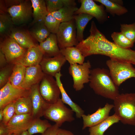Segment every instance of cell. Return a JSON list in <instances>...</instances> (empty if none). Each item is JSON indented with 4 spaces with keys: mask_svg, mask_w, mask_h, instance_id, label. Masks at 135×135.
I'll return each instance as SVG.
<instances>
[{
    "mask_svg": "<svg viewBox=\"0 0 135 135\" xmlns=\"http://www.w3.org/2000/svg\"><path fill=\"white\" fill-rule=\"evenodd\" d=\"M114 107L113 104L107 103L104 107H100L92 114L83 115L82 116L83 124L82 130L95 126L108 118Z\"/></svg>",
    "mask_w": 135,
    "mask_h": 135,
    "instance_id": "obj_16",
    "label": "cell"
},
{
    "mask_svg": "<svg viewBox=\"0 0 135 135\" xmlns=\"http://www.w3.org/2000/svg\"><path fill=\"white\" fill-rule=\"evenodd\" d=\"M74 19L61 23L56 34L60 49L76 46L79 42L76 39V29Z\"/></svg>",
    "mask_w": 135,
    "mask_h": 135,
    "instance_id": "obj_6",
    "label": "cell"
},
{
    "mask_svg": "<svg viewBox=\"0 0 135 135\" xmlns=\"http://www.w3.org/2000/svg\"><path fill=\"white\" fill-rule=\"evenodd\" d=\"M89 82L96 94L106 98L114 100L120 94L118 86L106 69L96 68L91 70Z\"/></svg>",
    "mask_w": 135,
    "mask_h": 135,
    "instance_id": "obj_2",
    "label": "cell"
},
{
    "mask_svg": "<svg viewBox=\"0 0 135 135\" xmlns=\"http://www.w3.org/2000/svg\"><path fill=\"white\" fill-rule=\"evenodd\" d=\"M26 67L20 63L14 64L12 71L9 80L14 87L20 88L24 79Z\"/></svg>",
    "mask_w": 135,
    "mask_h": 135,
    "instance_id": "obj_27",
    "label": "cell"
},
{
    "mask_svg": "<svg viewBox=\"0 0 135 135\" xmlns=\"http://www.w3.org/2000/svg\"><path fill=\"white\" fill-rule=\"evenodd\" d=\"M8 64L4 54L0 49V68L4 67Z\"/></svg>",
    "mask_w": 135,
    "mask_h": 135,
    "instance_id": "obj_40",
    "label": "cell"
},
{
    "mask_svg": "<svg viewBox=\"0 0 135 135\" xmlns=\"http://www.w3.org/2000/svg\"><path fill=\"white\" fill-rule=\"evenodd\" d=\"M33 9V20L32 25L40 22H44L45 18L48 13L45 0H31Z\"/></svg>",
    "mask_w": 135,
    "mask_h": 135,
    "instance_id": "obj_22",
    "label": "cell"
},
{
    "mask_svg": "<svg viewBox=\"0 0 135 135\" xmlns=\"http://www.w3.org/2000/svg\"><path fill=\"white\" fill-rule=\"evenodd\" d=\"M60 52L70 64H81L84 63L85 57L80 50L76 47H69L60 49Z\"/></svg>",
    "mask_w": 135,
    "mask_h": 135,
    "instance_id": "obj_23",
    "label": "cell"
},
{
    "mask_svg": "<svg viewBox=\"0 0 135 135\" xmlns=\"http://www.w3.org/2000/svg\"><path fill=\"white\" fill-rule=\"evenodd\" d=\"M62 76L60 72L54 76L57 84L60 90L62 100L64 104H66L70 106L71 109L75 113L77 118H80L84 114V111L78 104L72 100L66 93L60 80Z\"/></svg>",
    "mask_w": 135,
    "mask_h": 135,
    "instance_id": "obj_19",
    "label": "cell"
},
{
    "mask_svg": "<svg viewBox=\"0 0 135 135\" xmlns=\"http://www.w3.org/2000/svg\"><path fill=\"white\" fill-rule=\"evenodd\" d=\"M94 1L102 4L106 8V10L112 15H123L128 12L127 10L122 5L114 2L113 0H95Z\"/></svg>",
    "mask_w": 135,
    "mask_h": 135,
    "instance_id": "obj_31",
    "label": "cell"
},
{
    "mask_svg": "<svg viewBox=\"0 0 135 135\" xmlns=\"http://www.w3.org/2000/svg\"><path fill=\"white\" fill-rule=\"evenodd\" d=\"M32 4L28 1H22L18 4L9 8L7 12L11 17L14 25H19L29 20L32 15Z\"/></svg>",
    "mask_w": 135,
    "mask_h": 135,
    "instance_id": "obj_11",
    "label": "cell"
},
{
    "mask_svg": "<svg viewBox=\"0 0 135 135\" xmlns=\"http://www.w3.org/2000/svg\"><path fill=\"white\" fill-rule=\"evenodd\" d=\"M15 107L16 114H32V104L29 96L20 98L16 100Z\"/></svg>",
    "mask_w": 135,
    "mask_h": 135,
    "instance_id": "obj_28",
    "label": "cell"
},
{
    "mask_svg": "<svg viewBox=\"0 0 135 135\" xmlns=\"http://www.w3.org/2000/svg\"><path fill=\"white\" fill-rule=\"evenodd\" d=\"M9 134L6 125L0 122V135H6Z\"/></svg>",
    "mask_w": 135,
    "mask_h": 135,
    "instance_id": "obj_41",
    "label": "cell"
},
{
    "mask_svg": "<svg viewBox=\"0 0 135 135\" xmlns=\"http://www.w3.org/2000/svg\"><path fill=\"white\" fill-rule=\"evenodd\" d=\"M3 110V117L2 122L6 125L16 114L15 102L7 105Z\"/></svg>",
    "mask_w": 135,
    "mask_h": 135,
    "instance_id": "obj_38",
    "label": "cell"
},
{
    "mask_svg": "<svg viewBox=\"0 0 135 135\" xmlns=\"http://www.w3.org/2000/svg\"><path fill=\"white\" fill-rule=\"evenodd\" d=\"M60 127L55 124L52 125L41 135H56Z\"/></svg>",
    "mask_w": 135,
    "mask_h": 135,
    "instance_id": "obj_39",
    "label": "cell"
},
{
    "mask_svg": "<svg viewBox=\"0 0 135 135\" xmlns=\"http://www.w3.org/2000/svg\"><path fill=\"white\" fill-rule=\"evenodd\" d=\"M20 135H30L27 130L24 131Z\"/></svg>",
    "mask_w": 135,
    "mask_h": 135,
    "instance_id": "obj_44",
    "label": "cell"
},
{
    "mask_svg": "<svg viewBox=\"0 0 135 135\" xmlns=\"http://www.w3.org/2000/svg\"><path fill=\"white\" fill-rule=\"evenodd\" d=\"M74 112L66 106L60 98L56 103L50 104L45 111L43 116L54 122L60 127L66 122H72L75 120Z\"/></svg>",
    "mask_w": 135,
    "mask_h": 135,
    "instance_id": "obj_5",
    "label": "cell"
},
{
    "mask_svg": "<svg viewBox=\"0 0 135 135\" xmlns=\"http://www.w3.org/2000/svg\"><path fill=\"white\" fill-rule=\"evenodd\" d=\"M121 32L128 39L135 42V22L130 24L120 25Z\"/></svg>",
    "mask_w": 135,
    "mask_h": 135,
    "instance_id": "obj_37",
    "label": "cell"
},
{
    "mask_svg": "<svg viewBox=\"0 0 135 135\" xmlns=\"http://www.w3.org/2000/svg\"><path fill=\"white\" fill-rule=\"evenodd\" d=\"M61 54L51 57H44L40 64L44 73L53 77L60 72L62 66L66 61Z\"/></svg>",
    "mask_w": 135,
    "mask_h": 135,
    "instance_id": "obj_14",
    "label": "cell"
},
{
    "mask_svg": "<svg viewBox=\"0 0 135 135\" xmlns=\"http://www.w3.org/2000/svg\"><path fill=\"white\" fill-rule=\"evenodd\" d=\"M93 18L90 15L85 14H80L74 16L76 39L79 43L84 40L83 33L85 28L89 22Z\"/></svg>",
    "mask_w": 135,
    "mask_h": 135,
    "instance_id": "obj_25",
    "label": "cell"
},
{
    "mask_svg": "<svg viewBox=\"0 0 135 135\" xmlns=\"http://www.w3.org/2000/svg\"><path fill=\"white\" fill-rule=\"evenodd\" d=\"M20 134H6V135H20Z\"/></svg>",
    "mask_w": 135,
    "mask_h": 135,
    "instance_id": "obj_45",
    "label": "cell"
},
{
    "mask_svg": "<svg viewBox=\"0 0 135 135\" xmlns=\"http://www.w3.org/2000/svg\"><path fill=\"white\" fill-rule=\"evenodd\" d=\"M40 94L46 102L54 104L60 98V89L53 77L44 74L39 86Z\"/></svg>",
    "mask_w": 135,
    "mask_h": 135,
    "instance_id": "obj_9",
    "label": "cell"
},
{
    "mask_svg": "<svg viewBox=\"0 0 135 135\" xmlns=\"http://www.w3.org/2000/svg\"><path fill=\"white\" fill-rule=\"evenodd\" d=\"M9 36L26 49L37 45L34 42L30 33L22 30L14 28Z\"/></svg>",
    "mask_w": 135,
    "mask_h": 135,
    "instance_id": "obj_21",
    "label": "cell"
},
{
    "mask_svg": "<svg viewBox=\"0 0 135 135\" xmlns=\"http://www.w3.org/2000/svg\"><path fill=\"white\" fill-rule=\"evenodd\" d=\"M90 32V35L76 46L85 58L100 54L135 65V50L122 48L109 40L98 29L94 21L91 22Z\"/></svg>",
    "mask_w": 135,
    "mask_h": 135,
    "instance_id": "obj_1",
    "label": "cell"
},
{
    "mask_svg": "<svg viewBox=\"0 0 135 135\" xmlns=\"http://www.w3.org/2000/svg\"><path fill=\"white\" fill-rule=\"evenodd\" d=\"M78 8L76 6H67L50 14L61 23L74 19L75 12Z\"/></svg>",
    "mask_w": 135,
    "mask_h": 135,
    "instance_id": "obj_26",
    "label": "cell"
},
{
    "mask_svg": "<svg viewBox=\"0 0 135 135\" xmlns=\"http://www.w3.org/2000/svg\"><path fill=\"white\" fill-rule=\"evenodd\" d=\"M56 135H74V134L70 131L59 128Z\"/></svg>",
    "mask_w": 135,
    "mask_h": 135,
    "instance_id": "obj_42",
    "label": "cell"
},
{
    "mask_svg": "<svg viewBox=\"0 0 135 135\" xmlns=\"http://www.w3.org/2000/svg\"><path fill=\"white\" fill-rule=\"evenodd\" d=\"M30 90H26L13 86L8 82L0 90V110H3L8 104L14 102L20 98L29 96Z\"/></svg>",
    "mask_w": 135,
    "mask_h": 135,
    "instance_id": "obj_10",
    "label": "cell"
},
{
    "mask_svg": "<svg viewBox=\"0 0 135 135\" xmlns=\"http://www.w3.org/2000/svg\"><path fill=\"white\" fill-rule=\"evenodd\" d=\"M40 84L34 86L30 89L29 96L32 103V115L34 119L43 116L45 111L50 104L46 102L40 94Z\"/></svg>",
    "mask_w": 135,
    "mask_h": 135,
    "instance_id": "obj_15",
    "label": "cell"
},
{
    "mask_svg": "<svg viewBox=\"0 0 135 135\" xmlns=\"http://www.w3.org/2000/svg\"><path fill=\"white\" fill-rule=\"evenodd\" d=\"M106 64L112 79L118 86L129 78H135V68L131 63L110 59Z\"/></svg>",
    "mask_w": 135,
    "mask_h": 135,
    "instance_id": "obj_4",
    "label": "cell"
},
{
    "mask_svg": "<svg viewBox=\"0 0 135 135\" xmlns=\"http://www.w3.org/2000/svg\"><path fill=\"white\" fill-rule=\"evenodd\" d=\"M14 64H8L0 68V88L4 86L8 82Z\"/></svg>",
    "mask_w": 135,
    "mask_h": 135,
    "instance_id": "obj_36",
    "label": "cell"
},
{
    "mask_svg": "<svg viewBox=\"0 0 135 135\" xmlns=\"http://www.w3.org/2000/svg\"><path fill=\"white\" fill-rule=\"evenodd\" d=\"M14 24L10 15L5 13L0 15V35L4 38L9 36L14 28Z\"/></svg>",
    "mask_w": 135,
    "mask_h": 135,
    "instance_id": "obj_29",
    "label": "cell"
},
{
    "mask_svg": "<svg viewBox=\"0 0 135 135\" xmlns=\"http://www.w3.org/2000/svg\"><path fill=\"white\" fill-rule=\"evenodd\" d=\"M0 49L4 54L8 63L13 64L19 63L27 50L9 36L0 41Z\"/></svg>",
    "mask_w": 135,
    "mask_h": 135,
    "instance_id": "obj_7",
    "label": "cell"
},
{
    "mask_svg": "<svg viewBox=\"0 0 135 135\" xmlns=\"http://www.w3.org/2000/svg\"><path fill=\"white\" fill-rule=\"evenodd\" d=\"M91 67L89 60L81 64H70L69 72L72 77L73 87L76 91L82 90L84 88V84L89 82Z\"/></svg>",
    "mask_w": 135,
    "mask_h": 135,
    "instance_id": "obj_8",
    "label": "cell"
},
{
    "mask_svg": "<svg viewBox=\"0 0 135 135\" xmlns=\"http://www.w3.org/2000/svg\"><path fill=\"white\" fill-rule=\"evenodd\" d=\"M45 1L49 13L57 11L66 6L76 5L75 1L73 0H46Z\"/></svg>",
    "mask_w": 135,
    "mask_h": 135,
    "instance_id": "obj_33",
    "label": "cell"
},
{
    "mask_svg": "<svg viewBox=\"0 0 135 135\" xmlns=\"http://www.w3.org/2000/svg\"><path fill=\"white\" fill-rule=\"evenodd\" d=\"M39 45L44 52V57H53L60 53L55 34L50 33L46 40L40 43Z\"/></svg>",
    "mask_w": 135,
    "mask_h": 135,
    "instance_id": "obj_20",
    "label": "cell"
},
{
    "mask_svg": "<svg viewBox=\"0 0 135 135\" xmlns=\"http://www.w3.org/2000/svg\"><path fill=\"white\" fill-rule=\"evenodd\" d=\"M34 118L32 114H15L6 125L9 134H20L27 130Z\"/></svg>",
    "mask_w": 135,
    "mask_h": 135,
    "instance_id": "obj_12",
    "label": "cell"
},
{
    "mask_svg": "<svg viewBox=\"0 0 135 135\" xmlns=\"http://www.w3.org/2000/svg\"><path fill=\"white\" fill-rule=\"evenodd\" d=\"M113 100L114 114L120 120L135 126V93L120 94Z\"/></svg>",
    "mask_w": 135,
    "mask_h": 135,
    "instance_id": "obj_3",
    "label": "cell"
},
{
    "mask_svg": "<svg viewBox=\"0 0 135 135\" xmlns=\"http://www.w3.org/2000/svg\"><path fill=\"white\" fill-rule=\"evenodd\" d=\"M119 121V118L115 114L109 116L97 124L89 128V135H104V132L110 127Z\"/></svg>",
    "mask_w": 135,
    "mask_h": 135,
    "instance_id": "obj_24",
    "label": "cell"
},
{
    "mask_svg": "<svg viewBox=\"0 0 135 135\" xmlns=\"http://www.w3.org/2000/svg\"><path fill=\"white\" fill-rule=\"evenodd\" d=\"M114 42L118 46L124 48H130L134 45V43L128 39L121 32H114L111 34Z\"/></svg>",
    "mask_w": 135,
    "mask_h": 135,
    "instance_id": "obj_34",
    "label": "cell"
},
{
    "mask_svg": "<svg viewBox=\"0 0 135 135\" xmlns=\"http://www.w3.org/2000/svg\"><path fill=\"white\" fill-rule=\"evenodd\" d=\"M3 117V110H0V122H2Z\"/></svg>",
    "mask_w": 135,
    "mask_h": 135,
    "instance_id": "obj_43",
    "label": "cell"
},
{
    "mask_svg": "<svg viewBox=\"0 0 135 135\" xmlns=\"http://www.w3.org/2000/svg\"><path fill=\"white\" fill-rule=\"evenodd\" d=\"M61 22L50 13L46 16L44 23L50 33L56 34L58 31Z\"/></svg>",
    "mask_w": 135,
    "mask_h": 135,
    "instance_id": "obj_35",
    "label": "cell"
},
{
    "mask_svg": "<svg viewBox=\"0 0 135 135\" xmlns=\"http://www.w3.org/2000/svg\"><path fill=\"white\" fill-rule=\"evenodd\" d=\"M31 29L30 34L31 36L40 43L44 41L50 33L49 31L44 22L36 23Z\"/></svg>",
    "mask_w": 135,
    "mask_h": 135,
    "instance_id": "obj_30",
    "label": "cell"
},
{
    "mask_svg": "<svg viewBox=\"0 0 135 135\" xmlns=\"http://www.w3.org/2000/svg\"><path fill=\"white\" fill-rule=\"evenodd\" d=\"M44 56V52L39 45H37L27 49L18 63L26 67L36 66L39 65Z\"/></svg>",
    "mask_w": 135,
    "mask_h": 135,
    "instance_id": "obj_18",
    "label": "cell"
},
{
    "mask_svg": "<svg viewBox=\"0 0 135 135\" xmlns=\"http://www.w3.org/2000/svg\"><path fill=\"white\" fill-rule=\"evenodd\" d=\"M81 6L75 12V15L85 14L95 17L98 21L102 22L106 18L104 5L97 4L92 0H80Z\"/></svg>",
    "mask_w": 135,
    "mask_h": 135,
    "instance_id": "obj_13",
    "label": "cell"
},
{
    "mask_svg": "<svg viewBox=\"0 0 135 135\" xmlns=\"http://www.w3.org/2000/svg\"><path fill=\"white\" fill-rule=\"evenodd\" d=\"M44 74L40 64L26 67L24 78L20 88L30 90L34 86L40 83Z\"/></svg>",
    "mask_w": 135,
    "mask_h": 135,
    "instance_id": "obj_17",
    "label": "cell"
},
{
    "mask_svg": "<svg viewBox=\"0 0 135 135\" xmlns=\"http://www.w3.org/2000/svg\"><path fill=\"white\" fill-rule=\"evenodd\" d=\"M52 126L47 120L35 118L34 119L27 131L30 135L37 133L42 134Z\"/></svg>",
    "mask_w": 135,
    "mask_h": 135,
    "instance_id": "obj_32",
    "label": "cell"
}]
</instances>
